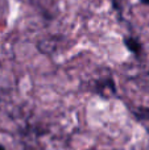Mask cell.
Here are the masks:
<instances>
[{"mask_svg": "<svg viewBox=\"0 0 149 150\" xmlns=\"http://www.w3.org/2000/svg\"><path fill=\"white\" fill-rule=\"evenodd\" d=\"M92 91L100 98H112L118 93V88H116V83L111 75H104L98 79L94 80L92 83Z\"/></svg>", "mask_w": 149, "mask_h": 150, "instance_id": "obj_1", "label": "cell"}, {"mask_svg": "<svg viewBox=\"0 0 149 150\" xmlns=\"http://www.w3.org/2000/svg\"><path fill=\"white\" fill-rule=\"evenodd\" d=\"M123 46L126 47V50L131 55H133L137 61H143L145 55V49H144V44L141 42L139 36L135 34H124L123 38Z\"/></svg>", "mask_w": 149, "mask_h": 150, "instance_id": "obj_2", "label": "cell"}, {"mask_svg": "<svg viewBox=\"0 0 149 150\" xmlns=\"http://www.w3.org/2000/svg\"><path fill=\"white\" fill-rule=\"evenodd\" d=\"M63 40L62 36H50L49 38H42L37 42L36 47L42 54H52L58 49V45Z\"/></svg>", "mask_w": 149, "mask_h": 150, "instance_id": "obj_3", "label": "cell"}, {"mask_svg": "<svg viewBox=\"0 0 149 150\" xmlns=\"http://www.w3.org/2000/svg\"><path fill=\"white\" fill-rule=\"evenodd\" d=\"M132 113H133L136 121L148 125L147 132H149V107H137V108L132 109Z\"/></svg>", "mask_w": 149, "mask_h": 150, "instance_id": "obj_4", "label": "cell"}, {"mask_svg": "<svg viewBox=\"0 0 149 150\" xmlns=\"http://www.w3.org/2000/svg\"><path fill=\"white\" fill-rule=\"evenodd\" d=\"M111 8L115 12L116 18L119 23H123L124 18V12H126V0H111Z\"/></svg>", "mask_w": 149, "mask_h": 150, "instance_id": "obj_5", "label": "cell"}, {"mask_svg": "<svg viewBox=\"0 0 149 150\" xmlns=\"http://www.w3.org/2000/svg\"><path fill=\"white\" fill-rule=\"evenodd\" d=\"M140 5H144V7H149V0H137Z\"/></svg>", "mask_w": 149, "mask_h": 150, "instance_id": "obj_6", "label": "cell"}, {"mask_svg": "<svg viewBox=\"0 0 149 150\" xmlns=\"http://www.w3.org/2000/svg\"><path fill=\"white\" fill-rule=\"evenodd\" d=\"M0 150H7L4 148V145H3V144H0Z\"/></svg>", "mask_w": 149, "mask_h": 150, "instance_id": "obj_7", "label": "cell"}, {"mask_svg": "<svg viewBox=\"0 0 149 150\" xmlns=\"http://www.w3.org/2000/svg\"><path fill=\"white\" fill-rule=\"evenodd\" d=\"M32 1H33V4H34V3H36V0H32Z\"/></svg>", "mask_w": 149, "mask_h": 150, "instance_id": "obj_8", "label": "cell"}, {"mask_svg": "<svg viewBox=\"0 0 149 150\" xmlns=\"http://www.w3.org/2000/svg\"><path fill=\"white\" fill-rule=\"evenodd\" d=\"M87 150H95V149H87Z\"/></svg>", "mask_w": 149, "mask_h": 150, "instance_id": "obj_9", "label": "cell"}, {"mask_svg": "<svg viewBox=\"0 0 149 150\" xmlns=\"http://www.w3.org/2000/svg\"><path fill=\"white\" fill-rule=\"evenodd\" d=\"M148 76H149V70H148Z\"/></svg>", "mask_w": 149, "mask_h": 150, "instance_id": "obj_10", "label": "cell"}, {"mask_svg": "<svg viewBox=\"0 0 149 150\" xmlns=\"http://www.w3.org/2000/svg\"><path fill=\"white\" fill-rule=\"evenodd\" d=\"M107 150H108V149H107Z\"/></svg>", "mask_w": 149, "mask_h": 150, "instance_id": "obj_11", "label": "cell"}]
</instances>
